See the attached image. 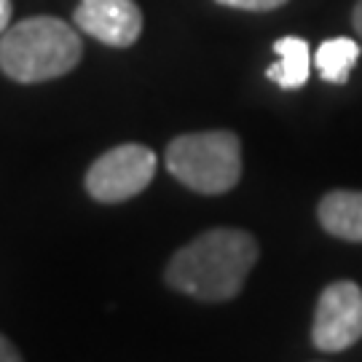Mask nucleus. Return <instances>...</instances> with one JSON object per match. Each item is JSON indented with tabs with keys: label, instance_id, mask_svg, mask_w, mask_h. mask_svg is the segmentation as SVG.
Masks as SVG:
<instances>
[{
	"label": "nucleus",
	"instance_id": "nucleus-2",
	"mask_svg": "<svg viewBox=\"0 0 362 362\" xmlns=\"http://www.w3.org/2000/svg\"><path fill=\"white\" fill-rule=\"evenodd\" d=\"M83 43L76 27L57 16H30L0 38V70L19 83H40L76 70Z\"/></svg>",
	"mask_w": 362,
	"mask_h": 362
},
{
	"label": "nucleus",
	"instance_id": "nucleus-4",
	"mask_svg": "<svg viewBox=\"0 0 362 362\" xmlns=\"http://www.w3.org/2000/svg\"><path fill=\"white\" fill-rule=\"evenodd\" d=\"M158 158L140 143L118 145L103 153L86 172V191L103 204H118L143 194L156 175Z\"/></svg>",
	"mask_w": 362,
	"mask_h": 362
},
{
	"label": "nucleus",
	"instance_id": "nucleus-12",
	"mask_svg": "<svg viewBox=\"0 0 362 362\" xmlns=\"http://www.w3.org/2000/svg\"><path fill=\"white\" fill-rule=\"evenodd\" d=\"M11 13H13V6L11 0H0V35L8 30V25H11Z\"/></svg>",
	"mask_w": 362,
	"mask_h": 362
},
{
	"label": "nucleus",
	"instance_id": "nucleus-1",
	"mask_svg": "<svg viewBox=\"0 0 362 362\" xmlns=\"http://www.w3.org/2000/svg\"><path fill=\"white\" fill-rule=\"evenodd\" d=\"M258 263V242L242 228H212L177 250L167 266V282L177 293L223 303L242 293Z\"/></svg>",
	"mask_w": 362,
	"mask_h": 362
},
{
	"label": "nucleus",
	"instance_id": "nucleus-5",
	"mask_svg": "<svg viewBox=\"0 0 362 362\" xmlns=\"http://www.w3.org/2000/svg\"><path fill=\"white\" fill-rule=\"evenodd\" d=\"M362 338V290L349 279L333 282L322 290L311 341L322 351H344Z\"/></svg>",
	"mask_w": 362,
	"mask_h": 362
},
{
	"label": "nucleus",
	"instance_id": "nucleus-8",
	"mask_svg": "<svg viewBox=\"0 0 362 362\" xmlns=\"http://www.w3.org/2000/svg\"><path fill=\"white\" fill-rule=\"evenodd\" d=\"M274 52L279 57V62L266 70V78L282 89H300L311 73L309 43L296 35H287V38L274 40Z\"/></svg>",
	"mask_w": 362,
	"mask_h": 362
},
{
	"label": "nucleus",
	"instance_id": "nucleus-13",
	"mask_svg": "<svg viewBox=\"0 0 362 362\" xmlns=\"http://www.w3.org/2000/svg\"><path fill=\"white\" fill-rule=\"evenodd\" d=\"M351 25H354L357 35L362 38V0H357V6H354V13H351Z\"/></svg>",
	"mask_w": 362,
	"mask_h": 362
},
{
	"label": "nucleus",
	"instance_id": "nucleus-11",
	"mask_svg": "<svg viewBox=\"0 0 362 362\" xmlns=\"http://www.w3.org/2000/svg\"><path fill=\"white\" fill-rule=\"evenodd\" d=\"M0 362H22V354L6 336H0Z\"/></svg>",
	"mask_w": 362,
	"mask_h": 362
},
{
	"label": "nucleus",
	"instance_id": "nucleus-7",
	"mask_svg": "<svg viewBox=\"0 0 362 362\" xmlns=\"http://www.w3.org/2000/svg\"><path fill=\"white\" fill-rule=\"evenodd\" d=\"M320 223L330 236L362 242V191H330L317 207Z\"/></svg>",
	"mask_w": 362,
	"mask_h": 362
},
{
	"label": "nucleus",
	"instance_id": "nucleus-9",
	"mask_svg": "<svg viewBox=\"0 0 362 362\" xmlns=\"http://www.w3.org/2000/svg\"><path fill=\"white\" fill-rule=\"evenodd\" d=\"M360 59V43L351 38H330L314 54V65L327 83H346Z\"/></svg>",
	"mask_w": 362,
	"mask_h": 362
},
{
	"label": "nucleus",
	"instance_id": "nucleus-3",
	"mask_svg": "<svg viewBox=\"0 0 362 362\" xmlns=\"http://www.w3.org/2000/svg\"><path fill=\"white\" fill-rule=\"evenodd\" d=\"M167 169L172 177L196 194H228L242 177V143L233 132H194L167 145Z\"/></svg>",
	"mask_w": 362,
	"mask_h": 362
},
{
	"label": "nucleus",
	"instance_id": "nucleus-6",
	"mask_svg": "<svg viewBox=\"0 0 362 362\" xmlns=\"http://www.w3.org/2000/svg\"><path fill=\"white\" fill-rule=\"evenodd\" d=\"M73 22L113 49H129L143 35V11L134 0H81Z\"/></svg>",
	"mask_w": 362,
	"mask_h": 362
},
{
	"label": "nucleus",
	"instance_id": "nucleus-10",
	"mask_svg": "<svg viewBox=\"0 0 362 362\" xmlns=\"http://www.w3.org/2000/svg\"><path fill=\"white\" fill-rule=\"evenodd\" d=\"M218 3L228 8H242V11H274L285 6L287 0H218Z\"/></svg>",
	"mask_w": 362,
	"mask_h": 362
}]
</instances>
